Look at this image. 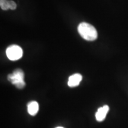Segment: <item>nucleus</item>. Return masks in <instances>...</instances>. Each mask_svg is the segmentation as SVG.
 <instances>
[{
	"label": "nucleus",
	"instance_id": "nucleus-5",
	"mask_svg": "<svg viewBox=\"0 0 128 128\" xmlns=\"http://www.w3.org/2000/svg\"><path fill=\"white\" fill-rule=\"evenodd\" d=\"M82 79V76L80 74H75L72 75L68 78V85L70 87H75L80 84Z\"/></svg>",
	"mask_w": 128,
	"mask_h": 128
},
{
	"label": "nucleus",
	"instance_id": "nucleus-8",
	"mask_svg": "<svg viewBox=\"0 0 128 128\" xmlns=\"http://www.w3.org/2000/svg\"><path fill=\"white\" fill-rule=\"evenodd\" d=\"M8 7L9 9L11 10H15L17 8V4L13 1L12 0H9L8 1Z\"/></svg>",
	"mask_w": 128,
	"mask_h": 128
},
{
	"label": "nucleus",
	"instance_id": "nucleus-9",
	"mask_svg": "<svg viewBox=\"0 0 128 128\" xmlns=\"http://www.w3.org/2000/svg\"><path fill=\"white\" fill-rule=\"evenodd\" d=\"M63 128V127H57V128Z\"/></svg>",
	"mask_w": 128,
	"mask_h": 128
},
{
	"label": "nucleus",
	"instance_id": "nucleus-6",
	"mask_svg": "<svg viewBox=\"0 0 128 128\" xmlns=\"http://www.w3.org/2000/svg\"><path fill=\"white\" fill-rule=\"evenodd\" d=\"M28 110L29 114L31 116H35L39 111V104L38 102L32 101L28 103Z\"/></svg>",
	"mask_w": 128,
	"mask_h": 128
},
{
	"label": "nucleus",
	"instance_id": "nucleus-4",
	"mask_svg": "<svg viewBox=\"0 0 128 128\" xmlns=\"http://www.w3.org/2000/svg\"><path fill=\"white\" fill-rule=\"evenodd\" d=\"M108 110H109V107L108 105H104L102 108H99L96 113V120L98 122L103 121L105 119Z\"/></svg>",
	"mask_w": 128,
	"mask_h": 128
},
{
	"label": "nucleus",
	"instance_id": "nucleus-3",
	"mask_svg": "<svg viewBox=\"0 0 128 128\" xmlns=\"http://www.w3.org/2000/svg\"><path fill=\"white\" fill-rule=\"evenodd\" d=\"M8 58L11 60H17L23 56V50L18 45H11L6 50Z\"/></svg>",
	"mask_w": 128,
	"mask_h": 128
},
{
	"label": "nucleus",
	"instance_id": "nucleus-1",
	"mask_svg": "<svg viewBox=\"0 0 128 128\" xmlns=\"http://www.w3.org/2000/svg\"><path fill=\"white\" fill-rule=\"evenodd\" d=\"M78 31L81 36L86 40H95L98 36L97 30L93 26L85 22L80 24L78 27Z\"/></svg>",
	"mask_w": 128,
	"mask_h": 128
},
{
	"label": "nucleus",
	"instance_id": "nucleus-2",
	"mask_svg": "<svg viewBox=\"0 0 128 128\" xmlns=\"http://www.w3.org/2000/svg\"><path fill=\"white\" fill-rule=\"evenodd\" d=\"M24 74L23 71L20 69H17L12 74L8 76V80L16 87L19 89H22L26 86V83L24 81Z\"/></svg>",
	"mask_w": 128,
	"mask_h": 128
},
{
	"label": "nucleus",
	"instance_id": "nucleus-7",
	"mask_svg": "<svg viewBox=\"0 0 128 128\" xmlns=\"http://www.w3.org/2000/svg\"><path fill=\"white\" fill-rule=\"evenodd\" d=\"M0 6L3 10H8L9 9L8 0H0Z\"/></svg>",
	"mask_w": 128,
	"mask_h": 128
}]
</instances>
